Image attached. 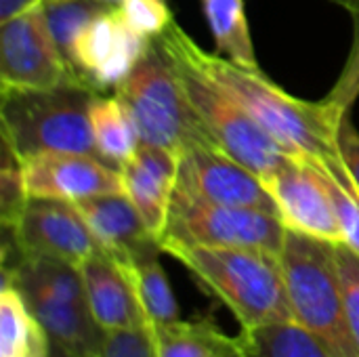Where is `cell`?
Wrapping results in <instances>:
<instances>
[{
	"label": "cell",
	"instance_id": "1",
	"mask_svg": "<svg viewBox=\"0 0 359 357\" xmlns=\"http://www.w3.org/2000/svg\"><path fill=\"white\" fill-rule=\"evenodd\" d=\"M154 40L166 53L181 57L215 86L227 93L292 156L313 162L341 156L337 133L345 112L330 101H303L273 84L261 69H248L231 59L206 53L175 21Z\"/></svg>",
	"mask_w": 359,
	"mask_h": 357
},
{
	"label": "cell",
	"instance_id": "2",
	"mask_svg": "<svg viewBox=\"0 0 359 357\" xmlns=\"http://www.w3.org/2000/svg\"><path fill=\"white\" fill-rule=\"evenodd\" d=\"M191 276L223 301L242 330L294 322L280 257L250 248H166Z\"/></svg>",
	"mask_w": 359,
	"mask_h": 357
},
{
	"label": "cell",
	"instance_id": "3",
	"mask_svg": "<svg viewBox=\"0 0 359 357\" xmlns=\"http://www.w3.org/2000/svg\"><path fill=\"white\" fill-rule=\"evenodd\" d=\"M2 282H11L50 341L74 357H99L107 332L97 324L80 267L50 259L13 255L2 261Z\"/></svg>",
	"mask_w": 359,
	"mask_h": 357
},
{
	"label": "cell",
	"instance_id": "4",
	"mask_svg": "<svg viewBox=\"0 0 359 357\" xmlns=\"http://www.w3.org/2000/svg\"><path fill=\"white\" fill-rule=\"evenodd\" d=\"M95 95L80 82L55 88H2V141L23 162L46 151L99 156L90 126Z\"/></svg>",
	"mask_w": 359,
	"mask_h": 357
},
{
	"label": "cell",
	"instance_id": "5",
	"mask_svg": "<svg viewBox=\"0 0 359 357\" xmlns=\"http://www.w3.org/2000/svg\"><path fill=\"white\" fill-rule=\"evenodd\" d=\"M337 244L286 229L280 265L294 322L309 330L334 357H359L351 335Z\"/></svg>",
	"mask_w": 359,
	"mask_h": 357
},
{
	"label": "cell",
	"instance_id": "6",
	"mask_svg": "<svg viewBox=\"0 0 359 357\" xmlns=\"http://www.w3.org/2000/svg\"><path fill=\"white\" fill-rule=\"evenodd\" d=\"M116 97L128 109L141 143L179 156L196 147H219L194 112L175 65L156 40L116 86Z\"/></svg>",
	"mask_w": 359,
	"mask_h": 357
},
{
	"label": "cell",
	"instance_id": "7",
	"mask_svg": "<svg viewBox=\"0 0 359 357\" xmlns=\"http://www.w3.org/2000/svg\"><path fill=\"white\" fill-rule=\"evenodd\" d=\"M286 227L278 215L202 202L181 191L172 194L162 252L172 246L250 248L271 255L282 252Z\"/></svg>",
	"mask_w": 359,
	"mask_h": 357
},
{
	"label": "cell",
	"instance_id": "8",
	"mask_svg": "<svg viewBox=\"0 0 359 357\" xmlns=\"http://www.w3.org/2000/svg\"><path fill=\"white\" fill-rule=\"evenodd\" d=\"M164 55L175 65L194 112L225 154L248 166L261 179L271 175L288 156H292L267 130H263L227 93L215 86L196 67H191L177 55H170L166 50Z\"/></svg>",
	"mask_w": 359,
	"mask_h": 357
},
{
	"label": "cell",
	"instance_id": "9",
	"mask_svg": "<svg viewBox=\"0 0 359 357\" xmlns=\"http://www.w3.org/2000/svg\"><path fill=\"white\" fill-rule=\"evenodd\" d=\"M0 80L2 88H55L78 82L42 4L0 21Z\"/></svg>",
	"mask_w": 359,
	"mask_h": 357
},
{
	"label": "cell",
	"instance_id": "10",
	"mask_svg": "<svg viewBox=\"0 0 359 357\" xmlns=\"http://www.w3.org/2000/svg\"><path fill=\"white\" fill-rule=\"evenodd\" d=\"M11 236L15 255L50 257L82 267L101 246L74 202L29 198Z\"/></svg>",
	"mask_w": 359,
	"mask_h": 357
},
{
	"label": "cell",
	"instance_id": "11",
	"mask_svg": "<svg viewBox=\"0 0 359 357\" xmlns=\"http://www.w3.org/2000/svg\"><path fill=\"white\" fill-rule=\"evenodd\" d=\"M149 38L126 25L118 6L86 23L72 42L67 65L74 78L97 95L116 88L149 46Z\"/></svg>",
	"mask_w": 359,
	"mask_h": 357
},
{
	"label": "cell",
	"instance_id": "12",
	"mask_svg": "<svg viewBox=\"0 0 359 357\" xmlns=\"http://www.w3.org/2000/svg\"><path fill=\"white\" fill-rule=\"evenodd\" d=\"M175 191L210 204L278 215L263 179L219 147H196L181 154Z\"/></svg>",
	"mask_w": 359,
	"mask_h": 357
},
{
	"label": "cell",
	"instance_id": "13",
	"mask_svg": "<svg viewBox=\"0 0 359 357\" xmlns=\"http://www.w3.org/2000/svg\"><path fill=\"white\" fill-rule=\"evenodd\" d=\"M286 229L332 244H343V231L318 166L299 156H288L263 179Z\"/></svg>",
	"mask_w": 359,
	"mask_h": 357
},
{
	"label": "cell",
	"instance_id": "14",
	"mask_svg": "<svg viewBox=\"0 0 359 357\" xmlns=\"http://www.w3.org/2000/svg\"><path fill=\"white\" fill-rule=\"evenodd\" d=\"M29 198L80 202L105 194H124L120 168L93 154L46 151L23 162Z\"/></svg>",
	"mask_w": 359,
	"mask_h": 357
},
{
	"label": "cell",
	"instance_id": "15",
	"mask_svg": "<svg viewBox=\"0 0 359 357\" xmlns=\"http://www.w3.org/2000/svg\"><path fill=\"white\" fill-rule=\"evenodd\" d=\"M179 162L181 156L177 151L139 143L135 156L120 166L124 194L135 204L158 242L166 231L170 202L179 177Z\"/></svg>",
	"mask_w": 359,
	"mask_h": 357
},
{
	"label": "cell",
	"instance_id": "16",
	"mask_svg": "<svg viewBox=\"0 0 359 357\" xmlns=\"http://www.w3.org/2000/svg\"><path fill=\"white\" fill-rule=\"evenodd\" d=\"M103 252L118 263H135L162 252L143 217L126 194H105L76 202Z\"/></svg>",
	"mask_w": 359,
	"mask_h": 357
},
{
	"label": "cell",
	"instance_id": "17",
	"mask_svg": "<svg viewBox=\"0 0 359 357\" xmlns=\"http://www.w3.org/2000/svg\"><path fill=\"white\" fill-rule=\"evenodd\" d=\"M80 271L90 311L107 335L149 326L133 280L116 259L99 250L80 267Z\"/></svg>",
	"mask_w": 359,
	"mask_h": 357
},
{
	"label": "cell",
	"instance_id": "18",
	"mask_svg": "<svg viewBox=\"0 0 359 357\" xmlns=\"http://www.w3.org/2000/svg\"><path fill=\"white\" fill-rule=\"evenodd\" d=\"M53 341L25 305L21 292L2 282L0 288V357H48Z\"/></svg>",
	"mask_w": 359,
	"mask_h": 357
},
{
	"label": "cell",
	"instance_id": "19",
	"mask_svg": "<svg viewBox=\"0 0 359 357\" xmlns=\"http://www.w3.org/2000/svg\"><path fill=\"white\" fill-rule=\"evenodd\" d=\"M90 126H93V139H95L99 158H103L116 168L128 162L141 143L128 109L116 95L93 97Z\"/></svg>",
	"mask_w": 359,
	"mask_h": 357
},
{
	"label": "cell",
	"instance_id": "20",
	"mask_svg": "<svg viewBox=\"0 0 359 357\" xmlns=\"http://www.w3.org/2000/svg\"><path fill=\"white\" fill-rule=\"evenodd\" d=\"M158 357H240V339L223 335L210 320L151 326Z\"/></svg>",
	"mask_w": 359,
	"mask_h": 357
},
{
	"label": "cell",
	"instance_id": "21",
	"mask_svg": "<svg viewBox=\"0 0 359 357\" xmlns=\"http://www.w3.org/2000/svg\"><path fill=\"white\" fill-rule=\"evenodd\" d=\"M202 8L217 50L242 67L261 69L246 19L244 0H202Z\"/></svg>",
	"mask_w": 359,
	"mask_h": 357
},
{
	"label": "cell",
	"instance_id": "22",
	"mask_svg": "<svg viewBox=\"0 0 359 357\" xmlns=\"http://www.w3.org/2000/svg\"><path fill=\"white\" fill-rule=\"evenodd\" d=\"M238 339L240 357H334L297 322L242 330Z\"/></svg>",
	"mask_w": 359,
	"mask_h": 357
},
{
	"label": "cell",
	"instance_id": "23",
	"mask_svg": "<svg viewBox=\"0 0 359 357\" xmlns=\"http://www.w3.org/2000/svg\"><path fill=\"white\" fill-rule=\"evenodd\" d=\"M160 252L139 259L135 263H120L137 290L141 307L147 316L149 326H168L181 320L179 305L168 284V278L160 265Z\"/></svg>",
	"mask_w": 359,
	"mask_h": 357
},
{
	"label": "cell",
	"instance_id": "24",
	"mask_svg": "<svg viewBox=\"0 0 359 357\" xmlns=\"http://www.w3.org/2000/svg\"><path fill=\"white\" fill-rule=\"evenodd\" d=\"M313 162V160H311ZM328 187L341 231H343V244L359 255V189L353 183L351 175L347 173L341 156L313 162Z\"/></svg>",
	"mask_w": 359,
	"mask_h": 357
},
{
	"label": "cell",
	"instance_id": "25",
	"mask_svg": "<svg viewBox=\"0 0 359 357\" xmlns=\"http://www.w3.org/2000/svg\"><path fill=\"white\" fill-rule=\"evenodd\" d=\"M50 32L67 61L72 42L80 34V29L90 23L95 17L107 13L109 8L118 6L105 0H42Z\"/></svg>",
	"mask_w": 359,
	"mask_h": 357
},
{
	"label": "cell",
	"instance_id": "26",
	"mask_svg": "<svg viewBox=\"0 0 359 357\" xmlns=\"http://www.w3.org/2000/svg\"><path fill=\"white\" fill-rule=\"evenodd\" d=\"M27 187L23 175V160L2 141V166H0V217L6 229L15 227L25 204Z\"/></svg>",
	"mask_w": 359,
	"mask_h": 357
},
{
	"label": "cell",
	"instance_id": "27",
	"mask_svg": "<svg viewBox=\"0 0 359 357\" xmlns=\"http://www.w3.org/2000/svg\"><path fill=\"white\" fill-rule=\"evenodd\" d=\"M118 11L130 29L149 40L160 36L175 21L166 0H120Z\"/></svg>",
	"mask_w": 359,
	"mask_h": 357
},
{
	"label": "cell",
	"instance_id": "28",
	"mask_svg": "<svg viewBox=\"0 0 359 357\" xmlns=\"http://www.w3.org/2000/svg\"><path fill=\"white\" fill-rule=\"evenodd\" d=\"M334 252H337V263L343 284L347 322L359 347V255H355L345 244H337Z\"/></svg>",
	"mask_w": 359,
	"mask_h": 357
},
{
	"label": "cell",
	"instance_id": "29",
	"mask_svg": "<svg viewBox=\"0 0 359 357\" xmlns=\"http://www.w3.org/2000/svg\"><path fill=\"white\" fill-rule=\"evenodd\" d=\"M99 357H158V345L151 326L109 332Z\"/></svg>",
	"mask_w": 359,
	"mask_h": 357
},
{
	"label": "cell",
	"instance_id": "30",
	"mask_svg": "<svg viewBox=\"0 0 359 357\" xmlns=\"http://www.w3.org/2000/svg\"><path fill=\"white\" fill-rule=\"evenodd\" d=\"M359 97V19H358V36L355 42L351 46L349 59L337 80V84L332 86V90L328 93L326 101H330L334 107H339L341 112H351L353 103Z\"/></svg>",
	"mask_w": 359,
	"mask_h": 357
},
{
	"label": "cell",
	"instance_id": "31",
	"mask_svg": "<svg viewBox=\"0 0 359 357\" xmlns=\"http://www.w3.org/2000/svg\"><path fill=\"white\" fill-rule=\"evenodd\" d=\"M337 145H339V154H341V160H343L347 173L351 175L353 183L359 189V130L355 128L349 112H345L341 118L339 133H337Z\"/></svg>",
	"mask_w": 359,
	"mask_h": 357
},
{
	"label": "cell",
	"instance_id": "32",
	"mask_svg": "<svg viewBox=\"0 0 359 357\" xmlns=\"http://www.w3.org/2000/svg\"><path fill=\"white\" fill-rule=\"evenodd\" d=\"M38 4H42V0H0V21L17 17Z\"/></svg>",
	"mask_w": 359,
	"mask_h": 357
},
{
	"label": "cell",
	"instance_id": "33",
	"mask_svg": "<svg viewBox=\"0 0 359 357\" xmlns=\"http://www.w3.org/2000/svg\"><path fill=\"white\" fill-rule=\"evenodd\" d=\"M337 2L343 4V6H347L355 15V19H359V0H337Z\"/></svg>",
	"mask_w": 359,
	"mask_h": 357
},
{
	"label": "cell",
	"instance_id": "34",
	"mask_svg": "<svg viewBox=\"0 0 359 357\" xmlns=\"http://www.w3.org/2000/svg\"><path fill=\"white\" fill-rule=\"evenodd\" d=\"M48 357H74V356H72V353H67L65 349H61L59 345H55V343H53V347H50V356Z\"/></svg>",
	"mask_w": 359,
	"mask_h": 357
},
{
	"label": "cell",
	"instance_id": "35",
	"mask_svg": "<svg viewBox=\"0 0 359 357\" xmlns=\"http://www.w3.org/2000/svg\"><path fill=\"white\" fill-rule=\"evenodd\" d=\"M105 2H111V4H118L120 0H105Z\"/></svg>",
	"mask_w": 359,
	"mask_h": 357
}]
</instances>
